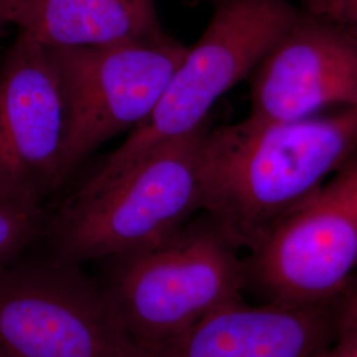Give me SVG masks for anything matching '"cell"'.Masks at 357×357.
<instances>
[{"mask_svg": "<svg viewBox=\"0 0 357 357\" xmlns=\"http://www.w3.org/2000/svg\"><path fill=\"white\" fill-rule=\"evenodd\" d=\"M356 278H357V277H356Z\"/></svg>", "mask_w": 357, "mask_h": 357, "instance_id": "2e32d148", "label": "cell"}, {"mask_svg": "<svg viewBox=\"0 0 357 357\" xmlns=\"http://www.w3.org/2000/svg\"><path fill=\"white\" fill-rule=\"evenodd\" d=\"M357 153V107L294 122L209 130L202 153V212L250 252Z\"/></svg>", "mask_w": 357, "mask_h": 357, "instance_id": "6da1fadb", "label": "cell"}, {"mask_svg": "<svg viewBox=\"0 0 357 357\" xmlns=\"http://www.w3.org/2000/svg\"><path fill=\"white\" fill-rule=\"evenodd\" d=\"M23 0H0V36L3 35L6 26L8 24H15Z\"/></svg>", "mask_w": 357, "mask_h": 357, "instance_id": "9a60e30c", "label": "cell"}, {"mask_svg": "<svg viewBox=\"0 0 357 357\" xmlns=\"http://www.w3.org/2000/svg\"><path fill=\"white\" fill-rule=\"evenodd\" d=\"M307 16L342 33L357 47V0H296Z\"/></svg>", "mask_w": 357, "mask_h": 357, "instance_id": "4fadbf2b", "label": "cell"}, {"mask_svg": "<svg viewBox=\"0 0 357 357\" xmlns=\"http://www.w3.org/2000/svg\"><path fill=\"white\" fill-rule=\"evenodd\" d=\"M0 357H1V356H0Z\"/></svg>", "mask_w": 357, "mask_h": 357, "instance_id": "e0dca14e", "label": "cell"}, {"mask_svg": "<svg viewBox=\"0 0 357 357\" xmlns=\"http://www.w3.org/2000/svg\"><path fill=\"white\" fill-rule=\"evenodd\" d=\"M63 130L48 51L19 32L0 61V191L43 203L60 188Z\"/></svg>", "mask_w": 357, "mask_h": 357, "instance_id": "ba28073f", "label": "cell"}, {"mask_svg": "<svg viewBox=\"0 0 357 357\" xmlns=\"http://www.w3.org/2000/svg\"><path fill=\"white\" fill-rule=\"evenodd\" d=\"M0 356L130 357L102 287L50 258L0 270Z\"/></svg>", "mask_w": 357, "mask_h": 357, "instance_id": "52a82bcc", "label": "cell"}, {"mask_svg": "<svg viewBox=\"0 0 357 357\" xmlns=\"http://www.w3.org/2000/svg\"><path fill=\"white\" fill-rule=\"evenodd\" d=\"M112 262L103 293L131 348L174 339L245 291L238 249L205 213Z\"/></svg>", "mask_w": 357, "mask_h": 357, "instance_id": "3957f363", "label": "cell"}, {"mask_svg": "<svg viewBox=\"0 0 357 357\" xmlns=\"http://www.w3.org/2000/svg\"><path fill=\"white\" fill-rule=\"evenodd\" d=\"M262 303L321 305L357 277V153L243 258Z\"/></svg>", "mask_w": 357, "mask_h": 357, "instance_id": "8992f818", "label": "cell"}, {"mask_svg": "<svg viewBox=\"0 0 357 357\" xmlns=\"http://www.w3.org/2000/svg\"><path fill=\"white\" fill-rule=\"evenodd\" d=\"M324 357H357V278L340 298L336 331Z\"/></svg>", "mask_w": 357, "mask_h": 357, "instance_id": "5bb4252c", "label": "cell"}, {"mask_svg": "<svg viewBox=\"0 0 357 357\" xmlns=\"http://www.w3.org/2000/svg\"><path fill=\"white\" fill-rule=\"evenodd\" d=\"M340 298L321 305L220 307L187 331L130 357H324L335 336Z\"/></svg>", "mask_w": 357, "mask_h": 357, "instance_id": "30bf717a", "label": "cell"}, {"mask_svg": "<svg viewBox=\"0 0 357 357\" xmlns=\"http://www.w3.org/2000/svg\"><path fill=\"white\" fill-rule=\"evenodd\" d=\"M47 220L43 203L0 191V270L44 237Z\"/></svg>", "mask_w": 357, "mask_h": 357, "instance_id": "7c38bea8", "label": "cell"}, {"mask_svg": "<svg viewBox=\"0 0 357 357\" xmlns=\"http://www.w3.org/2000/svg\"><path fill=\"white\" fill-rule=\"evenodd\" d=\"M212 16L150 116L105 158L89 178H106L134 165L158 144L208 122L213 105L249 78L270 47L299 15L290 0H209Z\"/></svg>", "mask_w": 357, "mask_h": 357, "instance_id": "277c9868", "label": "cell"}, {"mask_svg": "<svg viewBox=\"0 0 357 357\" xmlns=\"http://www.w3.org/2000/svg\"><path fill=\"white\" fill-rule=\"evenodd\" d=\"M15 24L45 48L166 35L158 19L156 0H23Z\"/></svg>", "mask_w": 357, "mask_h": 357, "instance_id": "8fae6325", "label": "cell"}, {"mask_svg": "<svg viewBox=\"0 0 357 357\" xmlns=\"http://www.w3.org/2000/svg\"><path fill=\"white\" fill-rule=\"evenodd\" d=\"M64 107L63 184L101 144L144 122L188 51L163 35L47 48Z\"/></svg>", "mask_w": 357, "mask_h": 357, "instance_id": "5b68a950", "label": "cell"}, {"mask_svg": "<svg viewBox=\"0 0 357 357\" xmlns=\"http://www.w3.org/2000/svg\"><path fill=\"white\" fill-rule=\"evenodd\" d=\"M209 130L208 121L110 178H86L48 216L43 238L52 259L81 265L132 255L202 212V153Z\"/></svg>", "mask_w": 357, "mask_h": 357, "instance_id": "7a4b0ae2", "label": "cell"}, {"mask_svg": "<svg viewBox=\"0 0 357 357\" xmlns=\"http://www.w3.org/2000/svg\"><path fill=\"white\" fill-rule=\"evenodd\" d=\"M249 79L248 118L255 121L294 122L357 107V47L301 11Z\"/></svg>", "mask_w": 357, "mask_h": 357, "instance_id": "9c48e42d", "label": "cell"}]
</instances>
